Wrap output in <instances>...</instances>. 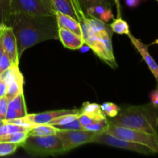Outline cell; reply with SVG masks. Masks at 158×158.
<instances>
[{"label": "cell", "mask_w": 158, "mask_h": 158, "mask_svg": "<svg viewBox=\"0 0 158 158\" xmlns=\"http://www.w3.org/2000/svg\"><path fill=\"white\" fill-rule=\"evenodd\" d=\"M2 43L4 52L9 57L12 64H19L17 43L12 28L5 24L1 29Z\"/></svg>", "instance_id": "9c48e42d"}, {"label": "cell", "mask_w": 158, "mask_h": 158, "mask_svg": "<svg viewBox=\"0 0 158 158\" xmlns=\"http://www.w3.org/2000/svg\"><path fill=\"white\" fill-rule=\"evenodd\" d=\"M97 134L86 130H59L56 135L61 140L64 152H69L71 150L83 144L92 143Z\"/></svg>", "instance_id": "52a82bcc"}, {"label": "cell", "mask_w": 158, "mask_h": 158, "mask_svg": "<svg viewBox=\"0 0 158 158\" xmlns=\"http://www.w3.org/2000/svg\"><path fill=\"white\" fill-rule=\"evenodd\" d=\"M77 112H78L77 109L56 110L45 111V112L38 113V114H27L25 117H23V118L34 124H46V123L48 124L51 120L56 117L66 115V114H75Z\"/></svg>", "instance_id": "30bf717a"}, {"label": "cell", "mask_w": 158, "mask_h": 158, "mask_svg": "<svg viewBox=\"0 0 158 158\" xmlns=\"http://www.w3.org/2000/svg\"><path fill=\"white\" fill-rule=\"evenodd\" d=\"M79 113L81 114H85V115L94 119V120L106 119V117L100 108V105L96 103L84 102L82 105V107L79 110Z\"/></svg>", "instance_id": "e0dca14e"}, {"label": "cell", "mask_w": 158, "mask_h": 158, "mask_svg": "<svg viewBox=\"0 0 158 158\" xmlns=\"http://www.w3.org/2000/svg\"><path fill=\"white\" fill-rule=\"evenodd\" d=\"M79 115H80V114H79L78 110V112L75 113V114H66V115L60 116V117H56V118L51 120L48 124L52 125V126H59V125L66 124V123H69V122L73 121V120L78 118Z\"/></svg>", "instance_id": "d4e9b609"}, {"label": "cell", "mask_w": 158, "mask_h": 158, "mask_svg": "<svg viewBox=\"0 0 158 158\" xmlns=\"http://www.w3.org/2000/svg\"><path fill=\"white\" fill-rule=\"evenodd\" d=\"M10 0H0V23L6 24L9 15Z\"/></svg>", "instance_id": "f1b7e54d"}, {"label": "cell", "mask_w": 158, "mask_h": 158, "mask_svg": "<svg viewBox=\"0 0 158 158\" xmlns=\"http://www.w3.org/2000/svg\"><path fill=\"white\" fill-rule=\"evenodd\" d=\"M50 1L54 11L69 15L80 22V12H83V10L77 0H50Z\"/></svg>", "instance_id": "8fae6325"}, {"label": "cell", "mask_w": 158, "mask_h": 158, "mask_svg": "<svg viewBox=\"0 0 158 158\" xmlns=\"http://www.w3.org/2000/svg\"><path fill=\"white\" fill-rule=\"evenodd\" d=\"M110 127V122L107 119L104 120H96L89 125H86L83 127V129L86 131H91L95 134H100V133L106 132Z\"/></svg>", "instance_id": "7402d4cb"}, {"label": "cell", "mask_w": 158, "mask_h": 158, "mask_svg": "<svg viewBox=\"0 0 158 158\" xmlns=\"http://www.w3.org/2000/svg\"><path fill=\"white\" fill-rule=\"evenodd\" d=\"M54 15H55L58 27H63L65 29H67L72 32H75L77 35L83 37V32H82L80 22L77 21L75 19L72 18L69 15L56 12V11H54Z\"/></svg>", "instance_id": "9a60e30c"}, {"label": "cell", "mask_w": 158, "mask_h": 158, "mask_svg": "<svg viewBox=\"0 0 158 158\" xmlns=\"http://www.w3.org/2000/svg\"><path fill=\"white\" fill-rule=\"evenodd\" d=\"M150 100H151V104L157 109L158 106V90L155 89L150 93Z\"/></svg>", "instance_id": "d6a6232c"}, {"label": "cell", "mask_w": 158, "mask_h": 158, "mask_svg": "<svg viewBox=\"0 0 158 158\" xmlns=\"http://www.w3.org/2000/svg\"><path fill=\"white\" fill-rule=\"evenodd\" d=\"M28 137V132H15L12 134H3L0 136V142H9L20 145L26 140Z\"/></svg>", "instance_id": "ffe728a7"}, {"label": "cell", "mask_w": 158, "mask_h": 158, "mask_svg": "<svg viewBox=\"0 0 158 158\" xmlns=\"http://www.w3.org/2000/svg\"><path fill=\"white\" fill-rule=\"evenodd\" d=\"M6 25L12 28L15 35L19 60L32 46L47 40H58V26L55 16L17 12L9 15Z\"/></svg>", "instance_id": "6da1fadb"}, {"label": "cell", "mask_w": 158, "mask_h": 158, "mask_svg": "<svg viewBox=\"0 0 158 158\" xmlns=\"http://www.w3.org/2000/svg\"><path fill=\"white\" fill-rule=\"evenodd\" d=\"M0 80L9 85L13 81L24 82V78L20 72L19 64H12L9 68L0 73Z\"/></svg>", "instance_id": "ac0fdd59"}, {"label": "cell", "mask_w": 158, "mask_h": 158, "mask_svg": "<svg viewBox=\"0 0 158 158\" xmlns=\"http://www.w3.org/2000/svg\"><path fill=\"white\" fill-rule=\"evenodd\" d=\"M8 101L6 97H0V120H5L8 109Z\"/></svg>", "instance_id": "4dcf8cb0"}, {"label": "cell", "mask_w": 158, "mask_h": 158, "mask_svg": "<svg viewBox=\"0 0 158 158\" xmlns=\"http://www.w3.org/2000/svg\"><path fill=\"white\" fill-rule=\"evenodd\" d=\"M106 133L110 135L128 140L130 142L144 145L152 150L154 154L158 152V137L157 135L150 134L137 130L124 127L114 126L110 124Z\"/></svg>", "instance_id": "277c9868"}, {"label": "cell", "mask_w": 158, "mask_h": 158, "mask_svg": "<svg viewBox=\"0 0 158 158\" xmlns=\"http://www.w3.org/2000/svg\"><path fill=\"white\" fill-rule=\"evenodd\" d=\"M92 143L107 145V146L120 148V149L128 150V151H134V152L139 153V154H146V155H151V154H154L152 150L144 145L138 144V143L130 142L128 140H123L121 138H118V137L110 135L106 132L96 134Z\"/></svg>", "instance_id": "ba28073f"}, {"label": "cell", "mask_w": 158, "mask_h": 158, "mask_svg": "<svg viewBox=\"0 0 158 158\" xmlns=\"http://www.w3.org/2000/svg\"><path fill=\"white\" fill-rule=\"evenodd\" d=\"M27 114L26 101L23 93L19 94L8 103V109L6 120H12L23 117Z\"/></svg>", "instance_id": "5bb4252c"}, {"label": "cell", "mask_w": 158, "mask_h": 158, "mask_svg": "<svg viewBox=\"0 0 158 158\" xmlns=\"http://www.w3.org/2000/svg\"><path fill=\"white\" fill-rule=\"evenodd\" d=\"M19 145L9 142H0V157L13 154L18 149Z\"/></svg>", "instance_id": "4316f807"}, {"label": "cell", "mask_w": 158, "mask_h": 158, "mask_svg": "<svg viewBox=\"0 0 158 158\" xmlns=\"http://www.w3.org/2000/svg\"><path fill=\"white\" fill-rule=\"evenodd\" d=\"M12 64V63L10 59H9V57L4 52L1 60H0V73L4 70H6Z\"/></svg>", "instance_id": "1f68e13d"}, {"label": "cell", "mask_w": 158, "mask_h": 158, "mask_svg": "<svg viewBox=\"0 0 158 158\" xmlns=\"http://www.w3.org/2000/svg\"><path fill=\"white\" fill-rule=\"evenodd\" d=\"M3 123H4V122H3ZM29 130H30V128L25 127L14 124V123H4L2 127V135L3 134H12V133L15 132H28Z\"/></svg>", "instance_id": "83f0119b"}, {"label": "cell", "mask_w": 158, "mask_h": 158, "mask_svg": "<svg viewBox=\"0 0 158 158\" xmlns=\"http://www.w3.org/2000/svg\"><path fill=\"white\" fill-rule=\"evenodd\" d=\"M59 129L49 124H36L28 131L29 136H49L56 134Z\"/></svg>", "instance_id": "d6986e66"}, {"label": "cell", "mask_w": 158, "mask_h": 158, "mask_svg": "<svg viewBox=\"0 0 158 158\" xmlns=\"http://www.w3.org/2000/svg\"><path fill=\"white\" fill-rule=\"evenodd\" d=\"M86 15L88 17L97 19L103 23H109L114 18L110 8L105 7L103 6H93L85 9Z\"/></svg>", "instance_id": "2e32d148"}, {"label": "cell", "mask_w": 158, "mask_h": 158, "mask_svg": "<svg viewBox=\"0 0 158 158\" xmlns=\"http://www.w3.org/2000/svg\"><path fill=\"white\" fill-rule=\"evenodd\" d=\"M32 156H49L63 154V143L56 134L49 136H29L20 145Z\"/></svg>", "instance_id": "3957f363"}, {"label": "cell", "mask_w": 158, "mask_h": 158, "mask_svg": "<svg viewBox=\"0 0 158 158\" xmlns=\"http://www.w3.org/2000/svg\"><path fill=\"white\" fill-rule=\"evenodd\" d=\"M111 30L113 32L119 34V35H127L131 33L130 31V26L128 25L127 22L123 20V19L117 18L114 19L113 23L110 25Z\"/></svg>", "instance_id": "44dd1931"}, {"label": "cell", "mask_w": 158, "mask_h": 158, "mask_svg": "<svg viewBox=\"0 0 158 158\" xmlns=\"http://www.w3.org/2000/svg\"><path fill=\"white\" fill-rule=\"evenodd\" d=\"M83 11L86 8L93 6H103L105 7L110 8L112 5V0H77Z\"/></svg>", "instance_id": "484cf974"}, {"label": "cell", "mask_w": 158, "mask_h": 158, "mask_svg": "<svg viewBox=\"0 0 158 158\" xmlns=\"http://www.w3.org/2000/svg\"><path fill=\"white\" fill-rule=\"evenodd\" d=\"M4 25L5 24H3V23H0V29L3 27V26H4Z\"/></svg>", "instance_id": "d590c367"}, {"label": "cell", "mask_w": 158, "mask_h": 158, "mask_svg": "<svg viewBox=\"0 0 158 158\" xmlns=\"http://www.w3.org/2000/svg\"><path fill=\"white\" fill-rule=\"evenodd\" d=\"M115 3L116 8H117V18L121 17V4H120V0H114Z\"/></svg>", "instance_id": "e575fe53"}, {"label": "cell", "mask_w": 158, "mask_h": 158, "mask_svg": "<svg viewBox=\"0 0 158 158\" xmlns=\"http://www.w3.org/2000/svg\"><path fill=\"white\" fill-rule=\"evenodd\" d=\"M23 85H24V82L21 81H13L7 85V91L5 97L7 99L8 101L13 99L19 94L23 93Z\"/></svg>", "instance_id": "603a6c76"}, {"label": "cell", "mask_w": 158, "mask_h": 158, "mask_svg": "<svg viewBox=\"0 0 158 158\" xmlns=\"http://www.w3.org/2000/svg\"><path fill=\"white\" fill-rule=\"evenodd\" d=\"M57 129L59 130H66V131H70V130H83V127L79 122L78 118L69 123H66L63 125H59V126H55Z\"/></svg>", "instance_id": "f546056e"}, {"label": "cell", "mask_w": 158, "mask_h": 158, "mask_svg": "<svg viewBox=\"0 0 158 158\" xmlns=\"http://www.w3.org/2000/svg\"><path fill=\"white\" fill-rule=\"evenodd\" d=\"M127 36L129 37L131 43L134 45L135 49L141 55L142 58H143V60L146 63L147 66H148L151 72L152 73L155 80L158 81V66L155 60H154V58L150 54L149 51H148V46L145 45L143 43H142L141 40L134 36L131 33L128 34Z\"/></svg>", "instance_id": "7c38bea8"}, {"label": "cell", "mask_w": 158, "mask_h": 158, "mask_svg": "<svg viewBox=\"0 0 158 158\" xmlns=\"http://www.w3.org/2000/svg\"><path fill=\"white\" fill-rule=\"evenodd\" d=\"M112 35V33H106L101 36H97L93 32L84 37L83 40L84 43L94 51L100 60L115 69L117 66V63L113 49Z\"/></svg>", "instance_id": "5b68a950"}, {"label": "cell", "mask_w": 158, "mask_h": 158, "mask_svg": "<svg viewBox=\"0 0 158 158\" xmlns=\"http://www.w3.org/2000/svg\"><path fill=\"white\" fill-rule=\"evenodd\" d=\"M17 12L43 16H55L50 0H10L9 15Z\"/></svg>", "instance_id": "8992f818"}, {"label": "cell", "mask_w": 158, "mask_h": 158, "mask_svg": "<svg viewBox=\"0 0 158 158\" xmlns=\"http://www.w3.org/2000/svg\"><path fill=\"white\" fill-rule=\"evenodd\" d=\"M144 1H146V0H125V3L128 7L136 8L140 6V3Z\"/></svg>", "instance_id": "836d02e7"}, {"label": "cell", "mask_w": 158, "mask_h": 158, "mask_svg": "<svg viewBox=\"0 0 158 158\" xmlns=\"http://www.w3.org/2000/svg\"><path fill=\"white\" fill-rule=\"evenodd\" d=\"M100 108H101L102 111L105 114V116L110 117V118L115 117L120 113V110H121L120 106H117L115 103H111V102L103 103V104L100 105Z\"/></svg>", "instance_id": "cb8c5ba5"}, {"label": "cell", "mask_w": 158, "mask_h": 158, "mask_svg": "<svg viewBox=\"0 0 158 158\" xmlns=\"http://www.w3.org/2000/svg\"></svg>", "instance_id": "8d00e7d4"}, {"label": "cell", "mask_w": 158, "mask_h": 158, "mask_svg": "<svg viewBox=\"0 0 158 158\" xmlns=\"http://www.w3.org/2000/svg\"><path fill=\"white\" fill-rule=\"evenodd\" d=\"M58 39L65 48L73 50L80 49L85 44L83 37L63 27H58Z\"/></svg>", "instance_id": "4fadbf2b"}, {"label": "cell", "mask_w": 158, "mask_h": 158, "mask_svg": "<svg viewBox=\"0 0 158 158\" xmlns=\"http://www.w3.org/2000/svg\"><path fill=\"white\" fill-rule=\"evenodd\" d=\"M155 110L151 104L128 106L109 120L110 124L157 135L158 118Z\"/></svg>", "instance_id": "7a4b0ae2"}]
</instances>
